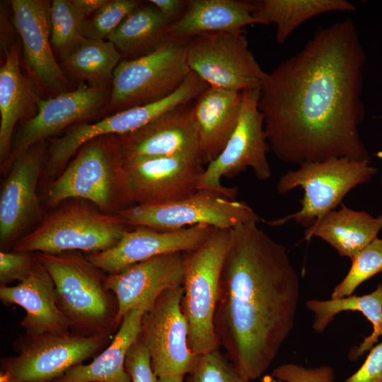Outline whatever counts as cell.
<instances>
[{"label": "cell", "instance_id": "e0dca14e", "mask_svg": "<svg viewBox=\"0 0 382 382\" xmlns=\"http://www.w3.org/2000/svg\"><path fill=\"white\" fill-rule=\"evenodd\" d=\"M213 229L207 225L173 231L137 226L129 229L112 248L85 256L101 271L115 274L158 255L192 251L204 242Z\"/></svg>", "mask_w": 382, "mask_h": 382}, {"label": "cell", "instance_id": "2e32d148", "mask_svg": "<svg viewBox=\"0 0 382 382\" xmlns=\"http://www.w3.org/2000/svg\"><path fill=\"white\" fill-rule=\"evenodd\" d=\"M47 151L44 141L21 153L13 161L0 192L1 247L15 243L25 229L41 214L37 182Z\"/></svg>", "mask_w": 382, "mask_h": 382}, {"label": "cell", "instance_id": "4fadbf2b", "mask_svg": "<svg viewBox=\"0 0 382 382\" xmlns=\"http://www.w3.org/2000/svg\"><path fill=\"white\" fill-rule=\"evenodd\" d=\"M16 357L4 361L11 382H47L100 349L107 334L46 333L28 336Z\"/></svg>", "mask_w": 382, "mask_h": 382}, {"label": "cell", "instance_id": "9a60e30c", "mask_svg": "<svg viewBox=\"0 0 382 382\" xmlns=\"http://www.w3.org/2000/svg\"><path fill=\"white\" fill-rule=\"evenodd\" d=\"M125 169L137 205L174 202L199 189L204 164L174 156L123 158Z\"/></svg>", "mask_w": 382, "mask_h": 382}, {"label": "cell", "instance_id": "484cf974", "mask_svg": "<svg viewBox=\"0 0 382 382\" xmlns=\"http://www.w3.org/2000/svg\"><path fill=\"white\" fill-rule=\"evenodd\" d=\"M382 229V214L374 217L344 204L306 228L305 238L318 237L335 248L339 255L351 260L372 241Z\"/></svg>", "mask_w": 382, "mask_h": 382}, {"label": "cell", "instance_id": "277c9868", "mask_svg": "<svg viewBox=\"0 0 382 382\" xmlns=\"http://www.w3.org/2000/svg\"><path fill=\"white\" fill-rule=\"evenodd\" d=\"M231 228H214L197 249L186 253L182 310L188 324V344L202 355L219 350L214 315Z\"/></svg>", "mask_w": 382, "mask_h": 382}, {"label": "cell", "instance_id": "1f68e13d", "mask_svg": "<svg viewBox=\"0 0 382 382\" xmlns=\"http://www.w3.org/2000/svg\"><path fill=\"white\" fill-rule=\"evenodd\" d=\"M351 260L347 274L334 288L331 299L352 295L361 284L382 272V239L375 238Z\"/></svg>", "mask_w": 382, "mask_h": 382}, {"label": "cell", "instance_id": "5bb4252c", "mask_svg": "<svg viewBox=\"0 0 382 382\" xmlns=\"http://www.w3.org/2000/svg\"><path fill=\"white\" fill-rule=\"evenodd\" d=\"M110 96L105 87L81 83L74 90L39 98L37 113L24 120L13 136L11 156L1 170L8 171L14 159L35 144L102 111Z\"/></svg>", "mask_w": 382, "mask_h": 382}, {"label": "cell", "instance_id": "4dcf8cb0", "mask_svg": "<svg viewBox=\"0 0 382 382\" xmlns=\"http://www.w3.org/2000/svg\"><path fill=\"white\" fill-rule=\"evenodd\" d=\"M51 38L52 48L64 60L84 37V18L71 0H54L50 7Z\"/></svg>", "mask_w": 382, "mask_h": 382}, {"label": "cell", "instance_id": "74e56055", "mask_svg": "<svg viewBox=\"0 0 382 382\" xmlns=\"http://www.w3.org/2000/svg\"><path fill=\"white\" fill-rule=\"evenodd\" d=\"M345 382H382V340L369 350L363 364Z\"/></svg>", "mask_w": 382, "mask_h": 382}, {"label": "cell", "instance_id": "60d3db41", "mask_svg": "<svg viewBox=\"0 0 382 382\" xmlns=\"http://www.w3.org/2000/svg\"><path fill=\"white\" fill-rule=\"evenodd\" d=\"M184 376H168L158 378V382H184Z\"/></svg>", "mask_w": 382, "mask_h": 382}, {"label": "cell", "instance_id": "83f0119b", "mask_svg": "<svg viewBox=\"0 0 382 382\" xmlns=\"http://www.w3.org/2000/svg\"><path fill=\"white\" fill-rule=\"evenodd\" d=\"M254 16L260 25L274 24L276 40L283 44L307 20L331 11H352L346 0H260L253 1Z\"/></svg>", "mask_w": 382, "mask_h": 382}, {"label": "cell", "instance_id": "ba28073f", "mask_svg": "<svg viewBox=\"0 0 382 382\" xmlns=\"http://www.w3.org/2000/svg\"><path fill=\"white\" fill-rule=\"evenodd\" d=\"M376 172L370 160L335 158L303 163L297 170L282 175L277 184V190L280 194L298 187L303 189L300 210L268 224L279 226L294 220L308 228L334 210L349 192L369 181Z\"/></svg>", "mask_w": 382, "mask_h": 382}, {"label": "cell", "instance_id": "52a82bcc", "mask_svg": "<svg viewBox=\"0 0 382 382\" xmlns=\"http://www.w3.org/2000/svg\"><path fill=\"white\" fill-rule=\"evenodd\" d=\"M127 226L115 214L70 204L45 216L16 241L13 250L50 254L100 252L115 246L129 230Z\"/></svg>", "mask_w": 382, "mask_h": 382}, {"label": "cell", "instance_id": "e575fe53", "mask_svg": "<svg viewBox=\"0 0 382 382\" xmlns=\"http://www.w3.org/2000/svg\"><path fill=\"white\" fill-rule=\"evenodd\" d=\"M33 253L0 252V282L6 285L13 281L21 282L32 272L38 260Z\"/></svg>", "mask_w": 382, "mask_h": 382}, {"label": "cell", "instance_id": "d6a6232c", "mask_svg": "<svg viewBox=\"0 0 382 382\" xmlns=\"http://www.w3.org/2000/svg\"><path fill=\"white\" fill-rule=\"evenodd\" d=\"M137 0H108L90 20L84 21L83 33L90 40H103L108 37L137 7Z\"/></svg>", "mask_w": 382, "mask_h": 382}, {"label": "cell", "instance_id": "9c48e42d", "mask_svg": "<svg viewBox=\"0 0 382 382\" xmlns=\"http://www.w3.org/2000/svg\"><path fill=\"white\" fill-rule=\"evenodd\" d=\"M125 224L160 231L178 230L197 225L232 228L240 223L260 220L245 202L207 189L169 203L134 205L116 214Z\"/></svg>", "mask_w": 382, "mask_h": 382}, {"label": "cell", "instance_id": "603a6c76", "mask_svg": "<svg viewBox=\"0 0 382 382\" xmlns=\"http://www.w3.org/2000/svg\"><path fill=\"white\" fill-rule=\"evenodd\" d=\"M242 93L208 86L192 106L205 163L225 147L239 118Z\"/></svg>", "mask_w": 382, "mask_h": 382}, {"label": "cell", "instance_id": "ffe728a7", "mask_svg": "<svg viewBox=\"0 0 382 382\" xmlns=\"http://www.w3.org/2000/svg\"><path fill=\"white\" fill-rule=\"evenodd\" d=\"M186 253L154 257L105 277L104 286L117 299L116 325L146 299H156L166 289L183 284Z\"/></svg>", "mask_w": 382, "mask_h": 382}, {"label": "cell", "instance_id": "44dd1931", "mask_svg": "<svg viewBox=\"0 0 382 382\" xmlns=\"http://www.w3.org/2000/svg\"><path fill=\"white\" fill-rule=\"evenodd\" d=\"M0 299L6 305L16 304L25 310L21 325L28 336L70 332L71 324L59 307L54 282L39 260L18 284L1 285Z\"/></svg>", "mask_w": 382, "mask_h": 382}, {"label": "cell", "instance_id": "8d00e7d4", "mask_svg": "<svg viewBox=\"0 0 382 382\" xmlns=\"http://www.w3.org/2000/svg\"><path fill=\"white\" fill-rule=\"evenodd\" d=\"M125 369L132 382H158L150 355L144 344L138 339L129 348L125 360Z\"/></svg>", "mask_w": 382, "mask_h": 382}, {"label": "cell", "instance_id": "8992f818", "mask_svg": "<svg viewBox=\"0 0 382 382\" xmlns=\"http://www.w3.org/2000/svg\"><path fill=\"white\" fill-rule=\"evenodd\" d=\"M50 274L60 308L71 327L88 330L91 335L107 334L110 324L116 325L105 277L100 270L79 254L35 253Z\"/></svg>", "mask_w": 382, "mask_h": 382}, {"label": "cell", "instance_id": "cb8c5ba5", "mask_svg": "<svg viewBox=\"0 0 382 382\" xmlns=\"http://www.w3.org/2000/svg\"><path fill=\"white\" fill-rule=\"evenodd\" d=\"M4 62L0 69L1 168L11 156L16 124L37 110L40 98L21 69L18 47L11 45L4 48Z\"/></svg>", "mask_w": 382, "mask_h": 382}, {"label": "cell", "instance_id": "f1b7e54d", "mask_svg": "<svg viewBox=\"0 0 382 382\" xmlns=\"http://www.w3.org/2000/svg\"><path fill=\"white\" fill-rule=\"evenodd\" d=\"M171 23L154 6H139L107 37L126 56L139 57L158 47Z\"/></svg>", "mask_w": 382, "mask_h": 382}, {"label": "cell", "instance_id": "ac0fdd59", "mask_svg": "<svg viewBox=\"0 0 382 382\" xmlns=\"http://www.w3.org/2000/svg\"><path fill=\"white\" fill-rule=\"evenodd\" d=\"M123 158L174 156L205 164L192 106H181L146 125L116 135Z\"/></svg>", "mask_w": 382, "mask_h": 382}, {"label": "cell", "instance_id": "d4e9b609", "mask_svg": "<svg viewBox=\"0 0 382 382\" xmlns=\"http://www.w3.org/2000/svg\"><path fill=\"white\" fill-rule=\"evenodd\" d=\"M253 1L190 0L182 16L169 29V35L190 39L210 33L243 31L259 24L254 16Z\"/></svg>", "mask_w": 382, "mask_h": 382}, {"label": "cell", "instance_id": "f35d334b", "mask_svg": "<svg viewBox=\"0 0 382 382\" xmlns=\"http://www.w3.org/2000/svg\"><path fill=\"white\" fill-rule=\"evenodd\" d=\"M188 1L150 0L149 2L171 23L176 22L183 14Z\"/></svg>", "mask_w": 382, "mask_h": 382}, {"label": "cell", "instance_id": "8fae6325", "mask_svg": "<svg viewBox=\"0 0 382 382\" xmlns=\"http://www.w3.org/2000/svg\"><path fill=\"white\" fill-rule=\"evenodd\" d=\"M259 95L260 89L242 93L237 125L222 151L204 168L199 189L216 191L235 199L237 189L224 186L223 178L236 176L248 168L260 180H266L271 176L267 157L270 146L258 107Z\"/></svg>", "mask_w": 382, "mask_h": 382}, {"label": "cell", "instance_id": "b9f144b4", "mask_svg": "<svg viewBox=\"0 0 382 382\" xmlns=\"http://www.w3.org/2000/svg\"><path fill=\"white\" fill-rule=\"evenodd\" d=\"M259 382H284V381L274 377L271 374H265L259 379Z\"/></svg>", "mask_w": 382, "mask_h": 382}, {"label": "cell", "instance_id": "f546056e", "mask_svg": "<svg viewBox=\"0 0 382 382\" xmlns=\"http://www.w3.org/2000/svg\"><path fill=\"white\" fill-rule=\"evenodd\" d=\"M120 58L121 54L112 42L83 37L62 62V66L76 78L88 81L89 86L105 87L112 80Z\"/></svg>", "mask_w": 382, "mask_h": 382}, {"label": "cell", "instance_id": "6da1fadb", "mask_svg": "<svg viewBox=\"0 0 382 382\" xmlns=\"http://www.w3.org/2000/svg\"><path fill=\"white\" fill-rule=\"evenodd\" d=\"M366 54L350 19L317 30L279 64L260 89L270 149L301 166L330 158L369 160L359 127Z\"/></svg>", "mask_w": 382, "mask_h": 382}, {"label": "cell", "instance_id": "30bf717a", "mask_svg": "<svg viewBox=\"0 0 382 382\" xmlns=\"http://www.w3.org/2000/svg\"><path fill=\"white\" fill-rule=\"evenodd\" d=\"M187 62L209 86L243 93L260 89L267 76L243 31L203 34L189 39Z\"/></svg>", "mask_w": 382, "mask_h": 382}, {"label": "cell", "instance_id": "d6986e66", "mask_svg": "<svg viewBox=\"0 0 382 382\" xmlns=\"http://www.w3.org/2000/svg\"><path fill=\"white\" fill-rule=\"evenodd\" d=\"M14 26L23 47L25 62L43 87L61 93L69 81L57 63L51 38V3L45 0H12Z\"/></svg>", "mask_w": 382, "mask_h": 382}, {"label": "cell", "instance_id": "7402d4cb", "mask_svg": "<svg viewBox=\"0 0 382 382\" xmlns=\"http://www.w3.org/2000/svg\"><path fill=\"white\" fill-rule=\"evenodd\" d=\"M156 299H146L123 317L111 343L93 361L76 365L55 382H132L125 360L132 345L139 339L144 313Z\"/></svg>", "mask_w": 382, "mask_h": 382}, {"label": "cell", "instance_id": "836d02e7", "mask_svg": "<svg viewBox=\"0 0 382 382\" xmlns=\"http://www.w3.org/2000/svg\"><path fill=\"white\" fill-rule=\"evenodd\" d=\"M187 382H249L219 350L197 356Z\"/></svg>", "mask_w": 382, "mask_h": 382}, {"label": "cell", "instance_id": "7c38bea8", "mask_svg": "<svg viewBox=\"0 0 382 382\" xmlns=\"http://www.w3.org/2000/svg\"><path fill=\"white\" fill-rule=\"evenodd\" d=\"M183 295V285L165 290L142 318L139 339L148 349L158 378L185 377L197 357L188 344V324L181 306Z\"/></svg>", "mask_w": 382, "mask_h": 382}, {"label": "cell", "instance_id": "5b68a950", "mask_svg": "<svg viewBox=\"0 0 382 382\" xmlns=\"http://www.w3.org/2000/svg\"><path fill=\"white\" fill-rule=\"evenodd\" d=\"M189 39L168 35L156 49L121 61L113 73L104 113L161 100L177 90L191 72L187 62Z\"/></svg>", "mask_w": 382, "mask_h": 382}, {"label": "cell", "instance_id": "4316f807", "mask_svg": "<svg viewBox=\"0 0 382 382\" xmlns=\"http://www.w3.org/2000/svg\"><path fill=\"white\" fill-rule=\"evenodd\" d=\"M306 306L314 314L313 328L317 332H323L335 316L343 311H359L371 323V334L349 352L352 361L370 350L382 337V284L369 294L328 300L310 299L306 302Z\"/></svg>", "mask_w": 382, "mask_h": 382}, {"label": "cell", "instance_id": "ab89813d", "mask_svg": "<svg viewBox=\"0 0 382 382\" xmlns=\"http://www.w3.org/2000/svg\"><path fill=\"white\" fill-rule=\"evenodd\" d=\"M80 14L86 19L92 13L96 12L108 0H71Z\"/></svg>", "mask_w": 382, "mask_h": 382}, {"label": "cell", "instance_id": "7a4b0ae2", "mask_svg": "<svg viewBox=\"0 0 382 382\" xmlns=\"http://www.w3.org/2000/svg\"><path fill=\"white\" fill-rule=\"evenodd\" d=\"M257 221L231 228L214 315L220 346L248 381L260 379L291 332L300 280L284 245Z\"/></svg>", "mask_w": 382, "mask_h": 382}, {"label": "cell", "instance_id": "d590c367", "mask_svg": "<svg viewBox=\"0 0 382 382\" xmlns=\"http://www.w3.org/2000/svg\"><path fill=\"white\" fill-rule=\"evenodd\" d=\"M284 382H335V371L330 366L306 367L294 363L282 364L270 374Z\"/></svg>", "mask_w": 382, "mask_h": 382}, {"label": "cell", "instance_id": "3957f363", "mask_svg": "<svg viewBox=\"0 0 382 382\" xmlns=\"http://www.w3.org/2000/svg\"><path fill=\"white\" fill-rule=\"evenodd\" d=\"M89 200L112 214L135 204L116 135L96 137L83 144L50 183L47 203Z\"/></svg>", "mask_w": 382, "mask_h": 382}]
</instances>
